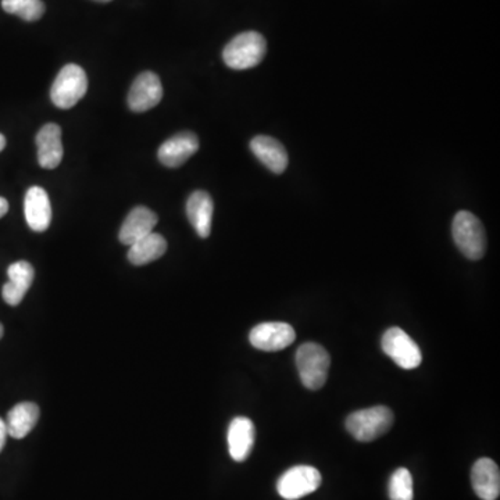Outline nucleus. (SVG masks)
<instances>
[{"label":"nucleus","mask_w":500,"mask_h":500,"mask_svg":"<svg viewBox=\"0 0 500 500\" xmlns=\"http://www.w3.org/2000/svg\"><path fill=\"white\" fill-rule=\"evenodd\" d=\"M158 214L153 213L150 209L145 206H138L129 211L127 219H124L120 232H118V240L123 245H134L138 240L149 235L158 224Z\"/></svg>","instance_id":"13"},{"label":"nucleus","mask_w":500,"mask_h":500,"mask_svg":"<svg viewBox=\"0 0 500 500\" xmlns=\"http://www.w3.org/2000/svg\"><path fill=\"white\" fill-rule=\"evenodd\" d=\"M7 434L6 422L0 419V452L4 451L5 444H6Z\"/></svg>","instance_id":"23"},{"label":"nucleus","mask_w":500,"mask_h":500,"mask_svg":"<svg viewBox=\"0 0 500 500\" xmlns=\"http://www.w3.org/2000/svg\"><path fill=\"white\" fill-rule=\"evenodd\" d=\"M199 149V139L190 131L179 132L167 139L158 150V160L170 168L182 166Z\"/></svg>","instance_id":"10"},{"label":"nucleus","mask_w":500,"mask_h":500,"mask_svg":"<svg viewBox=\"0 0 500 500\" xmlns=\"http://www.w3.org/2000/svg\"><path fill=\"white\" fill-rule=\"evenodd\" d=\"M296 366L301 383L311 391H319L327 383L331 357L319 343H303L296 352Z\"/></svg>","instance_id":"4"},{"label":"nucleus","mask_w":500,"mask_h":500,"mask_svg":"<svg viewBox=\"0 0 500 500\" xmlns=\"http://www.w3.org/2000/svg\"><path fill=\"white\" fill-rule=\"evenodd\" d=\"M266 52L264 36L256 31H246L227 44L222 50V60L232 70H248L261 63Z\"/></svg>","instance_id":"2"},{"label":"nucleus","mask_w":500,"mask_h":500,"mask_svg":"<svg viewBox=\"0 0 500 500\" xmlns=\"http://www.w3.org/2000/svg\"><path fill=\"white\" fill-rule=\"evenodd\" d=\"M321 474L311 465H295L285 471L277 483V491L285 500H298L313 494L321 485Z\"/></svg>","instance_id":"7"},{"label":"nucleus","mask_w":500,"mask_h":500,"mask_svg":"<svg viewBox=\"0 0 500 500\" xmlns=\"http://www.w3.org/2000/svg\"><path fill=\"white\" fill-rule=\"evenodd\" d=\"M250 149L271 173L282 174L287 170L290 161L287 150L275 138L259 135L250 141Z\"/></svg>","instance_id":"17"},{"label":"nucleus","mask_w":500,"mask_h":500,"mask_svg":"<svg viewBox=\"0 0 500 500\" xmlns=\"http://www.w3.org/2000/svg\"><path fill=\"white\" fill-rule=\"evenodd\" d=\"M97 2H100V4H107V2H111V0H97Z\"/></svg>","instance_id":"27"},{"label":"nucleus","mask_w":500,"mask_h":500,"mask_svg":"<svg viewBox=\"0 0 500 500\" xmlns=\"http://www.w3.org/2000/svg\"><path fill=\"white\" fill-rule=\"evenodd\" d=\"M6 148V138H5V135L0 134V152Z\"/></svg>","instance_id":"25"},{"label":"nucleus","mask_w":500,"mask_h":500,"mask_svg":"<svg viewBox=\"0 0 500 500\" xmlns=\"http://www.w3.org/2000/svg\"><path fill=\"white\" fill-rule=\"evenodd\" d=\"M395 422L393 410L386 406H374L357 410L346 419V430L359 442H372L385 435Z\"/></svg>","instance_id":"1"},{"label":"nucleus","mask_w":500,"mask_h":500,"mask_svg":"<svg viewBox=\"0 0 500 500\" xmlns=\"http://www.w3.org/2000/svg\"><path fill=\"white\" fill-rule=\"evenodd\" d=\"M163 97L160 78L152 71L139 74L132 82L128 94V106L135 113H144L156 107Z\"/></svg>","instance_id":"9"},{"label":"nucleus","mask_w":500,"mask_h":500,"mask_svg":"<svg viewBox=\"0 0 500 500\" xmlns=\"http://www.w3.org/2000/svg\"><path fill=\"white\" fill-rule=\"evenodd\" d=\"M9 211V203L5 198L0 197V219Z\"/></svg>","instance_id":"24"},{"label":"nucleus","mask_w":500,"mask_h":500,"mask_svg":"<svg viewBox=\"0 0 500 500\" xmlns=\"http://www.w3.org/2000/svg\"><path fill=\"white\" fill-rule=\"evenodd\" d=\"M295 340V330L288 322H261L249 333L253 348L263 352L282 351L292 345Z\"/></svg>","instance_id":"8"},{"label":"nucleus","mask_w":500,"mask_h":500,"mask_svg":"<svg viewBox=\"0 0 500 500\" xmlns=\"http://www.w3.org/2000/svg\"><path fill=\"white\" fill-rule=\"evenodd\" d=\"M389 499L391 500H413L414 489H413V477L407 468H398L389 480Z\"/></svg>","instance_id":"22"},{"label":"nucleus","mask_w":500,"mask_h":500,"mask_svg":"<svg viewBox=\"0 0 500 500\" xmlns=\"http://www.w3.org/2000/svg\"><path fill=\"white\" fill-rule=\"evenodd\" d=\"M452 234L457 248L465 258L470 260H480L485 256V229L474 214L465 210L459 211L454 216Z\"/></svg>","instance_id":"3"},{"label":"nucleus","mask_w":500,"mask_h":500,"mask_svg":"<svg viewBox=\"0 0 500 500\" xmlns=\"http://www.w3.org/2000/svg\"><path fill=\"white\" fill-rule=\"evenodd\" d=\"M39 166L53 170L63 160L62 128L57 124L49 123L39 129L36 135Z\"/></svg>","instance_id":"12"},{"label":"nucleus","mask_w":500,"mask_h":500,"mask_svg":"<svg viewBox=\"0 0 500 500\" xmlns=\"http://www.w3.org/2000/svg\"><path fill=\"white\" fill-rule=\"evenodd\" d=\"M256 428L248 417H235L229 427L227 441L229 451L235 462H245L252 454L255 444Z\"/></svg>","instance_id":"14"},{"label":"nucleus","mask_w":500,"mask_h":500,"mask_svg":"<svg viewBox=\"0 0 500 500\" xmlns=\"http://www.w3.org/2000/svg\"><path fill=\"white\" fill-rule=\"evenodd\" d=\"M39 420V407L33 402L15 404L7 414V434L13 438H26Z\"/></svg>","instance_id":"19"},{"label":"nucleus","mask_w":500,"mask_h":500,"mask_svg":"<svg viewBox=\"0 0 500 500\" xmlns=\"http://www.w3.org/2000/svg\"><path fill=\"white\" fill-rule=\"evenodd\" d=\"M214 203L205 190H195L187 202V216L200 238H209L213 222Z\"/></svg>","instance_id":"18"},{"label":"nucleus","mask_w":500,"mask_h":500,"mask_svg":"<svg viewBox=\"0 0 500 500\" xmlns=\"http://www.w3.org/2000/svg\"><path fill=\"white\" fill-rule=\"evenodd\" d=\"M7 277H9V281L4 285L2 296L10 306H17L23 301L24 296L33 285L36 271H34L31 263L20 260L15 261L7 269Z\"/></svg>","instance_id":"16"},{"label":"nucleus","mask_w":500,"mask_h":500,"mask_svg":"<svg viewBox=\"0 0 500 500\" xmlns=\"http://www.w3.org/2000/svg\"><path fill=\"white\" fill-rule=\"evenodd\" d=\"M381 346L401 369L414 370L422 364L423 354L419 345L402 328H389L383 335Z\"/></svg>","instance_id":"6"},{"label":"nucleus","mask_w":500,"mask_h":500,"mask_svg":"<svg viewBox=\"0 0 500 500\" xmlns=\"http://www.w3.org/2000/svg\"><path fill=\"white\" fill-rule=\"evenodd\" d=\"M2 7L9 15H18L24 21H38L45 15L42 0H2Z\"/></svg>","instance_id":"21"},{"label":"nucleus","mask_w":500,"mask_h":500,"mask_svg":"<svg viewBox=\"0 0 500 500\" xmlns=\"http://www.w3.org/2000/svg\"><path fill=\"white\" fill-rule=\"evenodd\" d=\"M88 91V77L84 68L67 65L60 70L50 89V99L59 108H71L86 97Z\"/></svg>","instance_id":"5"},{"label":"nucleus","mask_w":500,"mask_h":500,"mask_svg":"<svg viewBox=\"0 0 500 500\" xmlns=\"http://www.w3.org/2000/svg\"><path fill=\"white\" fill-rule=\"evenodd\" d=\"M5 328L4 325L0 324V340L4 337Z\"/></svg>","instance_id":"26"},{"label":"nucleus","mask_w":500,"mask_h":500,"mask_svg":"<svg viewBox=\"0 0 500 500\" xmlns=\"http://www.w3.org/2000/svg\"><path fill=\"white\" fill-rule=\"evenodd\" d=\"M471 484L483 500H496L500 495V471L496 463L488 457L477 460L471 470Z\"/></svg>","instance_id":"15"},{"label":"nucleus","mask_w":500,"mask_h":500,"mask_svg":"<svg viewBox=\"0 0 500 500\" xmlns=\"http://www.w3.org/2000/svg\"><path fill=\"white\" fill-rule=\"evenodd\" d=\"M166 250L167 240L160 234L150 232L147 237L129 246L128 260L134 266H145L160 259Z\"/></svg>","instance_id":"20"},{"label":"nucleus","mask_w":500,"mask_h":500,"mask_svg":"<svg viewBox=\"0 0 500 500\" xmlns=\"http://www.w3.org/2000/svg\"><path fill=\"white\" fill-rule=\"evenodd\" d=\"M24 214L26 224L33 231L44 232L49 229L52 221V206L49 195L41 187H31L26 190L24 199Z\"/></svg>","instance_id":"11"}]
</instances>
